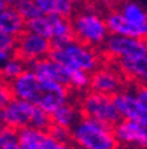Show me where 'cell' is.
I'll return each mask as SVG.
<instances>
[{
  "instance_id": "1f68e13d",
  "label": "cell",
  "mask_w": 147,
  "mask_h": 149,
  "mask_svg": "<svg viewBox=\"0 0 147 149\" xmlns=\"http://www.w3.org/2000/svg\"><path fill=\"white\" fill-rule=\"evenodd\" d=\"M11 56H12V53H8V52H6V51H0V67H1Z\"/></svg>"
},
{
  "instance_id": "83f0119b",
  "label": "cell",
  "mask_w": 147,
  "mask_h": 149,
  "mask_svg": "<svg viewBox=\"0 0 147 149\" xmlns=\"http://www.w3.org/2000/svg\"><path fill=\"white\" fill-rule=\"evenodd\" d=\"M13 99L15 97H13V93L9 83L0 80V111L3 108H6Z\"/></svg>"
},
{
  "instance_id": "d4e9b609",
  "label": "cell",
  "mask_w": 147,
  "mask_h": 149,
  "mask_svg": "<svg viewBox=\"0 0 147 149\" xmlns=\"http://www.w3.org/2000/svg\"><path fill=\"white\" fill-rule=\"evenodd\" d=\"M15 8L25 19V22L44 15L41 12V9L39 8V6H37L36 0H19L17 3L15 4Z\"/></svg>"
},
{
  "instance_id": "cb8c5ba5",
  "label": "cell",
  "mask_w": 147,
  "mask_h": 149,
  "mask_svg": "<svg viewBox=\"0 0 147 149\" xmlns=\"http://www.w3.org/2000/svg\"><path fill=\"white\" fill-rule=\"evenodd\" d=\"M27 31L49 39L50 37V19H49V15H41L36 19L28 20Z\"/></svg>"
},
{
  "instance_id": "9c48e42d",
  "label": "cell",
  "mask_w": 147,
  "mask_h": 149,
  "mask_svg": "<svg viewBox=\"0 0 147 149\" xmlns=\"http://www.w3.org/2000/svg\"><path fill=\"white\" fill-rule=\"evenodd\" d=\"M35 104L25 100L13 99L6 108L0 111V125L19 132L27 127H31Z\"/></svg>"
},
{
  "instance_id": "2e32d148",
  "label": "cell",
  "mask_w": 147,
  "mask_h": 149,
  "mask_svg": "<svg viewBox=\"0 0 147 149\" xmlns=\"http://www.w3.org/2000/svg\"><path fill=\"white\" fill-rule=\"evenodd\" d=\"M29 68L40 79L57 81V83L64 84V85L68 87L70 69L64 67V65H61L60 63L55 61V60H53L52 57H49V56L39 60V61H36L35 64H32Z\"/></svg>"
},
{
  "instance_id": "4dcf8cb0",
  "label": "cell",
  "mask_w": 147,
  "mask_h": 149,
  "mask_svg": "<svg viewBox=\"0 0 147 149\" xmlns=\"http://www.w3.org/2000/svg\"><path fill=\"white\" fill-rule=\"evenodd\" d=\"M15 132L16 130H12V129H9V128H7V127L0 125V148L4 145V143L8 140V137L12 133H15Z\"/></svg>"
},
{
  "instance_id": "603a6c76",
  "label": "cell",
  "mask_w": 147,
  "mask_h": 149,
  "mask_svg": "<svg viewBox=\"0 0 147 149\" xmlns=\"http://www.w3.org/2000/svg\"><path fill=\"white\" fill-rule=\"evenodd\" d=\"M122 16L135 24H144L147 23V11L138 3L134 1H123L118 9Z\"/></svg>"
},
{
  "instance_id": "f1b7e54d",
  "label": "cell",
  "mask_w": 147,
  "mask_h": 149,
  "mask_svg": "<svg viewBox=\"0 0 147 149\" xmlns=\"http://www.w3.org/2000/svg\"><path fill=\"white\" fill-rule=\"evenodd\" d=\"M48 132L52 134L55 139L60 140V141H64V143H70V129L64 127H60V125L52 124L49 127Z\"/></svg>"
},
{
  "instance_id": "f546056e",
  "label": "cell",
  "mask_w": 147,
  "mask_h": 149,
  "mask_svg": "<svg viewBox=\"0 0 147 149\" xmlns=\"http://www.w3.org/2000/svg\"><path fill=\"white\" fill-rule=\"evenodd\" d=\"M133 87H134L135 93H137V96L139 97V100L147 107V85L139 84V85H133Z\"/></svg>"
},
{
  "instance_id": "30bf717a",
  "label": "cell",
  "mask_w": 147,
  "mask_h": 149,
  "mask_svg": "<svg viewBox=\"0 0 147 149\" xmlns=\"http://www.w3.org/2000/svg\"><path fill=\"white\" fill-rule=\"evenodd\" d=\"M121 120L147 121V107L137 96L133 85H127L113 96Z\"/></svg>"
},
{
  "instance_id": "52a82bcc",
  "label": "cell",
  "mask_w": 147,
  "mask_h": 149,
  "mask_svg": "<svg viewBox=\"0 0 147 149\" xmlns=\"http://www.w3.org/2000/svg\"><path fill=\"white\" fill-rule=\"evenodd\" d=\"M127 85V81L114 63L105 61L99 68L90 73V91L94 92L114 96Z\"/></svg>"
},
{
  "instance_id": "e575fe53",
  "label": "cell",
  "mask_w": 147,
  "mask_h": 149,
  "mask_svg": "<svg viewBox=\"0 0 147 149\" xmlns=\"http://www.w3.org/2000/svg\"><path fill=\"white\" fill-rule=\"evenodd\" d=\"M118 149H142V148H134V146H119Z\"/></svg>"
},
{
  "instance_id": "ba28073f",
  "label": "cell",
  "mask_w": 147,
  "mask_h": 149,
  "mask_svg": "<svg viewBox=\"0 0 147 149\" xmlns=\"http://www.w3.org/2000/svg\"><path fill=\"white\" fill-rule=\"evenodd\" d=\"M40 81L41 83L39 95L33 104L46 111L48 113H52L58 107L64 105L65 102L70 101L76 97L72 93V91L64 84L52 80H45V79H40Z\"/></svg>"
},
{
  "instance_id": "8992f818",
  "label": "cell",
  "mask_w": 147,
  "mask_h": 149,
  "mask_svg": "<svg viewBox=\"0 0 147 149\" xmlns=\"http://www.w3.org/2000/svg\"><path fill=\"white\" fill-rule=\"evenodd\" d=\"M50 51H52V43L49 39L33 32L25 31L17 37L13 55L21 59L28 67H31L39 60L48 57Z\"/></svg>"
},
{
  "instance_id": "44dd1931",
  "label": "cell",
  "mask_w": 147,
  "mask_h": 149,
  "mask_svg": "<svg viewBox=\"0 0 147 149\" xmlns=\"http://www.w3.org/2000/svg\"><path fill=\"white\" fill-rule=\"evenodd\" d=\"M27 68L28 65L21 59H19L17 56L12 55L0 67V79L3 81H7V83H11L17 76H20Z\"/></svg>"
},
{
  "instance_id": "e0dca14e",
  "label": "cell",
  "mask_w": 147,
  "mask_h": 149,
  "mask_svg": "<svg viewBox=\"0 0 147 149\" xmlns=\"http://www.w3.org/2000/svg\"><path fill=\"white\" fill-rule=\"evenodd\" d=\"M50 19V37L49 40L53 47H62L74 40L73 25L70 17L58 15H49Z\"/></svg>"
},
{
  "instance_id": "7c38bea8",
  "label": "cell",
  "mask_w": 147,
  "mask_h": 149,
  "mask_svg": "<svg viewBox=\"0 0 147 149\" xmlns=\"http://www.w3.org/2000/svg\"><path fill=\"white\" fill-rule=\"evenodd\" d=\"M114 133L121 146L147 149V121L119 120L114 125Z\"/></svg>"
},
{
  "instance_id": "7402d4cb",
  "label": "cell",
  "mask_w": 147,
  "mask_h": 149,
  "mask_svg": "<svg viewBox=\"0 0 147 149\" xmlns=\"http://www.w3.org/2000/svg\"><path fill=\"white\" fill-rule=\"evenodd\" d=\"M68 88L74 96H80L90 89V73L78 69H70Z\"/></svg>"
},
{
  "instance_id": "6da1fadb",
  "label": "cell",
  "mask_w": 147,
  "mask_h": 149,
  "mask_svg": "<svg viewBox=\"0 0 147 149\" xmlns=\"http://www.w3.org/2000/svg\"><path fill=\"white\" fill-rule=\"evenodd\" d=\"M70 144L74 149H118L121 146L114 127L86 116H81L70 129Z\"/></svg>"
},
{
  "instance_id": "8fae6325",
  "label": "cell",
  "mask_w": 147,
  "mask_h": 149,
  "mask_svg": "<svg viewBox=\"0 0 147 149\" xmlns=\"http://www.w3.org/2000/svg\"><path fill=\"white\" fill-rule=\"evenodd\" d=\"M21 149H74L70 143L55 139L48 130L27 127L17 132Z\"/></svg>"
},
{
  "instance_id": "4316f807",
  "label": "cell",
  "mask_w": 147,
  "mask_h": 149,
  "mask_svg": "<svg viewBox=\"0 0 147 149\" xmlns=\"http://www.w3.org/2000/svg\"><path fill=\"white\" fill-rule=\"evenodd\" d=\"M16 41H17V37L6 33L0 29V51H6V52L13 55L16 48Z\"/></svg>"
},
{
  "instance_id": "ffe728a7",
  "label": "cell",
  "mask_w": 147,
  "mask_h": 149,
  "mask_svg": "<svg viewBox=\"0 0 147 149\" xmlns=\"http://www.w3.org/2000/svg\"><path fill=\"white\" fill-rule=\"evenodd\" d=\"M36 3L44 15L72 17L74 13V4L70 0H36Z\"/></svg>"
},
{
  "instance_id": "8d00e7d4",
  "label": "cell",
  "mask_w": 147,
  "mask_h": 149,
  "mask_svg": "<svg viewBox=\"0 0 147 149\" xmlns=\"http://www.w3.org/2000/svg\"><path fill=\"white\" fill-rule=\"evenodd\" d=\"M0 80H1V79H0Z\"/></svg>"
},
{
  "instance_id": "d590c367",
  "label": "cell",
  "mask_w": 147,
  "mask_h": 149,
  "mask_svg": "<svg viewBox=\"0 0 147 149\" xmlns=\"http://www.w3.org/2000/svg\"><path fill=\"white\" fill-rule=\"evenodd\" d=\"M70 1L74 4V6H76V4H80V3H82V0H70Z\"/></svg>"
},
{
  "instance_id": "7a4b0ae2",
  "label": "cell",
  "mask_w": 147,
  "mask_h": 149,
  "mask_svg": "<svg viewBox=\"0 0 147 149\" xmlns=\"http://www.w3.org/2000/svg\"><path fill=\"white\" fill-rule=\"evenodd\" d=\"M49 57L69 69L93 73L105 63L101 49L93 48L78 40H72L62 47H53Z\"/></svg>"
},
{
  "instance_id": "5b68a950",
  "label": "cell",
  "mask_w": 147,
  "mask_h": 149,
  "mask_svg": "<svg viewBox=\"0 0 147 149\" xmlns=\"http://www.w3.org/2000/svg\"><path fill=\"white\" fill-rule=\"evenodd\" d=\"M101 52L105 57V61L115 63L126 57L147 55V40L135 39L121 35H109Z\"/></svg>"
},
{
  "instance_id": "484cf974",
  "label": "cell",
  "mask_w": 147,
  "mask_h": 149,
  "mask_svg": "<svg viewBox=\"0 0 147 149\" xmlns=\"http://www.w3.org/2000/svg\"><path fill=\"white\" fill-rule=\"evenodd\" d=\"M52 125V117L50 113H48L46 111L41 109L40 107H35V112L32 116V123L31 127L36 128V129H43V130H48L49 127Z\"/></svg>"
},
{
  "instance_id": "277c9868",
  "label": "cell",
  "mask_w": 147,
  "mask_h": 149,
  "mask_svg": "<svg viewBox=\"0 0 147 149\" xmlns=\"http://www.w3.org/2000/svg\"><path fill=\"white\" fill-rule=\"evenodd\" d=\"M76 100L82 116L94 118L111 127H114L121 120L113 96H107L89 89L80 96H76Z\"/></svg>"
},
{
  "instance_id": "3957f363",
  "label": "cell",
  "mask_w": 147,
  "mask_h": 149,
  "mask_svg": "<svg viewBox=\"0 0 147 149\" xmlns=\"http://www.w3.org/2000/svg\"><path fill=\"white\" fill-rule=\"evenodd\" d=\"M74 39L93 48L101 49L109 36L106 20L95 9H81L70 17Z\"/></svg>"
},
{
  "instance_id": "5bb4252c",
  "label": "cell",
  "mask_w": 147,
  "mask_h": 149,
  "mask_svg": "<svg viewBox=\"0 0 147 149\" xmlns=\"http://www.w3.org/2000/svg\"><path fill=\"white\" fill-rule=\"evenodd\" d=\"M114 64L130 85H147V55L126 57Z\"/></svg>"
},
{
  "instance_id": "4fadbf2b",
  "label": "cell",
  "mask_w": 147,
  "mask_h": 149,
  "mask_svg": "<svg viewBox=\"0 0 147 149\" xmlns=\"http://www.w3.org/2000/svg\"><path fill=\"white\" fill-rule=\"evenodd\" d=\"M105 20H106V25L110 35H121V36L147 40V23L135 24V23L129 22L123 17L118 9L107 13Z\"/></svg>"
},
{
  "instance_id": "ac0fdd59",
  "label": "cell",
  "mask_w": 147,
  "mask_h": 149,
  "mask_svg": "<svg viewBox=\"0 0 147 149\" xmlns=\"http://www.w3.org/2000/svg\"><path fill=\"white\" fill-rule=\"evenodd\" d=\"M0 29L8 35L19 37L27 31V22L15 7H7L0 12Z\"/></svg>"
},
{
  "instance_id": "d6986e66",
  "label": "cell",
  "mask_w": 147,
  "mask_h": 149,
  "mask_svg": "<svg viewBox=\"0 0 147 149\" xmlns=\"http://www.w3.org/2000/svg\"><path fill=\"white\" fill-rule=\"evenodd\" d=\"M81 116L82 115H81V111L78 108L76 97L73 100H70V101L65 102L64 105L58 107L56 111H53L50 113L52 124L60 125V127L68 128V129H72L73 125L78 121V118Z\"/></svg>"
},
{
  "instance_id": "836d02e7",
  "label": "cell",
  "mask_w": 147,
  "mask_h": 149,
  "mask_svg": "<svg viewBox=\"0 0 147 149\" xmlns=\"http://www.w3.org/2000/svg\"><path fill=\"white\" fill-rule=\"evenodd\" d=\"M7 3H6V0H0V12L3 11V9H6L7 8Z\"/></svg>"
},
{
  "instance_id": "d6a6232c",
  "label": "cell",
  "mask_w": 147,
  "mask_h": 149,
  "mask_svg": "<svg viewBox=\"0 0 147 149\" xmlns=\"http://www.w3.org/2000/svg\"><path fill=\"white\" fill-rule=\"evenodd\" d=\"M19 0H6V3L8 7H15V4L17 3Z\"/></svg>"
},
{
  "instance_id": "9a60e30c",
  "label": "cell",
  "mask_w": 147,
  "mask_h": 149,
  "mask_svg": "<svg viewBox=\"0 0 147 149\" xmlns=\"http://www.w3.org/2000/svg\"><path fill=\"white\" fill-rule=\"evenodd\" d=\"M40 83V77L28 67L20 76H17L13 81H11L9 85L12 89L13 97L25 100V101H29L33 104L37 95H39Z\"/></svg>"
}]
</instances>
